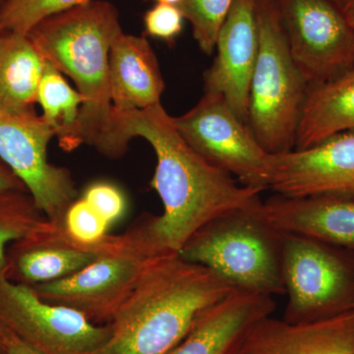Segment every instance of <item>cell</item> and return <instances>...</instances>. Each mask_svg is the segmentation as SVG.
<instances>
[{
    "label": "cell",
    "mask_w": 354,
    "mask_h": 354,
    "mask_svg": "<svg viewBox=\"0 0 354 354\" xmlns=\"http://www.w3.org/2000/svg\"><path fill=\"white\" fill-rule=\"evenodd\" d=\"M145 139L157 158L151 187L164 206L147 218L149 230L167 254H178L198 230L218 216L262 206L263 191L248 187L193 150L162 104L145 109H113V158L133 138Z\"/></svg>",
    "instance_id": "1"
},
{
    "label": "cell",
    "mask_w": 354,
    "mask_h": 354,
    "mask_svg": "<svg viewBox=\"0 0 354 354\" xmlns=\"http://www.w3.org/2000/svg\"><path fill=\"white\" fill-rule=\"evenodd\" d=\"M234 290L215 272L178 254L160 258L109 321V341L91 354H167L205 309Z\"/></svg>",
    "instance_id": "2"
},
{
    "label": "cell",
    "mask_w": 354,
    "mask_h": 354,
    "mask_svg": "<svg viewBox=\"0 0 354 354\" xmlns=\"http://www.w3.org/2000/svg\"><path fill=\"white\" fill-rule=\"evenodd\" d=\"M122 32L113 3L90 0L44 18L27 34L44 59L75 84L84 99L83 144L108 158H113V113L109 50Z\"/></svg>",
    "instance_id": "3"
},
{
    "label": "cell",
    "mask_w": 354,
    "mask_h": 354,
    "mask_svg": "<svg viewBox=\"0 0 354 354\" xmlns=\"http://www.w3.org/2000/svg\"><path fill=\"white\" fill-rule=\"evenodd\" d=\"M261 207L209 221L186 241L178 255L215 272L235 290L272 297L285 295L283 234L263 218Z\"/></svg>",
    "instance_id": "4"
},
{
    "label": "cell",
    "mask_w": 354,
    "mask_h": 354,
    "mask_svg": "<svg viewBox=\"0 0 354 354\" xmlns=\"http://www.w3.org/2000/svg\"><path fill=\"white\" fill-rule=\"evenodd\" d=\"M259 51L249 90L248 125L271 155L295 150L309 83L291 57L278 0H258Z\"/></svg>",
    "instance_id": "5"
},
{
    "label": "cell",
    "mask_w": 354,
    "mask_h": 354,
    "mask_svg": "<svg viewBox=\"0 0 354 354\" xmlns=\"http://www.w3.org/2000/svg\"><path fill=\"white\" fill-rule=\"evenodd\" d=\"M165 253L145 221L124 234H108L101 255L81 271L32 286L44 301L77 310L95 324H106L132 292L140 279Z\"/></svg>",
    "instance_id": "6"
},
{
    "label": "cell",
    "mask_w": 354,
    "mask_h": 354,
    "mask_svg": "<svg viewBox=\"0 0 354 354\" xmlns=\"http://www.w3.org/2000/svg\"><path fill=\"white\" fill-rule=\"evenodd\" d=\"M283 320L300 324L354 311V251L283 234Z\"/></svg>",
    "instance_id": "7"
},
{
    "label": "cell",
    "mask_w": 354,
    "mask_h": 354,
    "mask_svg": "<svg viewBox=\"0 0 354 354\" xmlns=\"http://www.w3.org/2000/svg\"><path fill=\"white\" fill-rule=\"evenodd\" d=\"M172 120L188 145L203 158L243 185L268 190L271 153L221 95L205 93L194 108Z\"/></svg>",
    "instance_id": "8"
},
{
    "label": "cell",
    "mask_w": 354,
    "mask_h": 354,
    "mask_svg": "<svg viewBox=\"0 0 354 354\" xmlns=\"http://www.w3.org/2000/svg\"><path fill=\"white\" fill-rule=\"evenodd\" d=\"M55 133L35 111L0 109V160L19 177L37 206L50 221H64L78 199L71 172L48 160Z\"/></svg>",
    "instance_id": "9"
},
{
    "label": "cell",
    "mask_w": 354,
    "mask_h": 354,
    "mask_svg": "<svg viewBox=\"0 0 354 354\" xmlns=\"http://www.w3.org/2000/svg\"><path fill=\"white\" fill-rule=\"evenodd\" d=\"M0 308L16 337L39 354H91L111 335L109 323H93L77 310L44 301L31 286L1 272Z\"/></svg>",
    "instance_id": "10"
},
{
    "label": "cell",
    "mask_w": 354,
    "mask_h": 354,
    "mask_svg": "<svg viewBox=\"0 0 354 354\" xmlns=\"http://www.w3.org/2000/svg\"><path fill=\"white\" fill-rule=\"evenodd\" d=\"M290 55L309 84L354 68V28L330 0H278Z\"/></svg>",
    "instance_id": "11"
},
{
    "label": "cell",
    "mask_w": 354,
    "mask_h": 354,
    "mask_svg": "<svg viewBox=\"0 0 354 354\" xmlns=\"http://www.w3.org/2000/svg\"><path fill=\"white\" fill-rule=\"evenodd\" d=\"M269 187L285 197L330 195L354 199V130L320 143L271 155Z\"/></svg>",
    "instance_id": "12"
},
{
    "label": "cell",
    "mask_w": 354,
    "mask_h": 354,
    "mask_svg": "<svg viewBox=\"0 0 354 354\" xmlns=\"http://www.w3.org/2000/svg\"><path fill=\"white\" fill-rule=\"evenodd\" d=\"M106 236L97 243H82L67 232L64 221L44 218L8 246L1 272L9 281L29 286L67 278L101 255Z\"/></svg>",
    "instance_id": "13"
},
{
    "label": "cell",
    "mask_w": 354,
    "mask_h": 354,
    "mask_svg": "<svg viewBox=\"0 0 354 354\" xmlns=\"http://www.w3.org/2000/svg\"><path fill=\"white\" fill-rule=\"evenodd\" d=\"M258 0H234L218 39L214 64L204 76L205 93L221 95L248 124L249 90L259 51Z\"/></svg>",
    "instance_id": "14"
},
{
    "label": "cell",
    "mask_w": 354,
    "mask_h": 354,
    "mask_svg": "<svg viewBox=\"0 0 354 354\" xmlns=\"http://www.w3.org/2000/svg\"><path fill=\"white\" fill-rule=\"evenodd\" d=\"M354 311L311 323L266 317L246 333L232 354H351Z\"/></svg>",
    "instance_id": "15"
},
{
    "label": "cell",
    "mask_w": 354,
    "mask_h": 354,
    "mask_svg": "<svg viewBox=\"0 0 354 354\" xmlns=\"http://www.w3.org/2000/svg\"><path fill=\"white\" fill-rule=\"evenodd\" d=\"M274 309V297L234 290L205 309L167 354H232L251 327Z\"/></svg>",
    "instance_id": "16"
},
{
    "label": "cell",
    "mask_w": 354,
    "mask_h": 354,
    "mask_svg": "<svg viewBox=\"0 0 354 354\" xmlns=\"http://www.w3.org/2000/svg\"><path fill=\"white\" fill-rule=\"evenodd\" d=\"M261 214L281 234L309 237L354 251V199L276 194L263 201Z\"/></svg>",
    "instance_id": "17"
},
{
    "label": "cell",
    "mask_w": 354,
    "mask_h": 354,
    "mask_svg": "<svg viewBox=\"0 0 354 354\" xmlns=\"http://www.w3.org/2000/svg\"><path fill=\"white\" fill-rule=\"evenodd\" d=\"M109 87L115 111L145 109L160 104L165 81L157 55L144 37L121 32L109 50Z\"/></svg>",
    "instance_id": "18"
},
{
    "label": "cell",
    "mask_w": 354,
    "mask_h": 354,
    "mask_svg": "<svg viewBox=\"0 0 354 354\" xmlns=\"http://www.w3.org/2000/svg\"><path fill=\"white\" fill-rule=\"evenodd\" d=\"M354 130V68L325 82L309 84L295 150Z\"/></svg>",
    "instance_id": "19"
},
{
    "label": "cell",
    "mask_w": 354,
    "mask_h": 354,
    "mask_svg": "<svg viewBox=\"0 0 354 354\" xmlns=\"http://www.w3.org/2000/svg\"><path fill=\"white\" fill-rule=\"evenodd\" d=\"M46 65L27 35L0 32V109L34 111Z\"/></svg>",
    "instance_id": "20"
},
{
    "label": "cell",
    "mask_w": 354,
    "mask_h": 354,
    "mask_svg": "<svg viewBox=\"0 0 354 354\" xmlns=\"http://www.w3.org/2000/svg\"><path fill=\"white\" fill-rule=\"evenodd\" d=\"M37 102L60 148L70 152L82 145L80 115L83 97L76 88L70 86L64 74L48 62L39 82Z\"/></svg>",
    "instance_id": "21"
},
{
    "label": "cell",
    "mask_w": 354,
    "mask_h": 354,
    "mask_svg": "<svg viewBox=\"0 0 354 354\" xmlns=\"http://www.w3.org/2000/svg\"><path fill=\"white\" fill-rule=\"evenodd\" d=\"M44 218L28 191L0 190V272L6 267L8 246Z\"/></svg>",
    "instance_id": "22"
},
{
    "label": "cell",
    "mask_w": 354,
    "mask_h": 354,
    "mask_svg": "<svg viewBox=\"0 0 354 354\" xmlns=\"http://www.w3.org/2000/svg\"><path fill=\"white\" fill-rule=\"evenodd\" d=\"M234 0H183L178 6L192 26L193 37L203 53L212 55Z\"/></svg>",
    "instance_id": "23"
},
{
    "label": "cell",
    "mask_w": 354,
    "mask_h": 354,
    "mask_svg": "<svg viewBox=\"0 0 354 354\" xmlns=\"http://www.w3.org/2000/svg\"><path fill=\"white\" fill-rule=\"evenodd\" d=\"M90 0H6L0 9V31L27 35L44 18Z\"/></svg>",
    "instance_id": "24"
},
{
    "label": "cell",
    "mask_w": 354,
    "mask_h": 354,
    "mask_svg": "<svg viewBox=\"0 0 354 354\" xmlns=\"http://www.w3.org/2000/svg\"><path fill=\"white\" fill-rule=\"evenodd\" d=\"M64 225L74 239L85 244L102 241L111 227L82 197L70 205L65 214Z\"/></svg>",
    "instance_id": "25"
},
{
    "label": "cell",
    "mask_w": 354,
    "mask_h": 354,
    "mask_svg": "<svg viewBox=\"0 0 354 354\" xmlns=\"http://www.w3.org/2000/svg\"><path fill=\"white\" fill-rule=\"evenodd\" d=\"M82 198L111 227L120 221L127 212L124 195L120 188L109 183L91 184L84 191Z\"/></svg>",
    "instance_id": "26"
},
{
    "label": "cell",
    "mask_w": 354,
    "mask_h": 354,
    "mask_svg": "<svg viewBox=\"0 0 354 354\" xmlns=\"http://www.w3.org/2000/svg\"><path fill=\"white\" fill-rule=\"evenodd\" d=\"M184 20L178 6L156 3L145 13L144 26L148 36L172 41L183 32Z\"/></svg>",
    "instance_id": "27"
},
{
    "label": "cell",
    "mask_w": 354,
    "mask_h": 354,
    "mask_svg": "<svg viewBox=\"0 0 354 354\" xmlns=\"http://www.w3.org/2000/svg\"><path fill=\"white\" fill-rule=\"evenodd\" d=\"M0 190L28 191L19 177L0 160Z\"/></svg>",
    "instance_id": "28"
},
{
    "label": "cell",
    "mask_w": 354,
    "mask_h": 354,
    "mask_svg": "<svg viewBox=\"0 0 354 354\" xmlns=\"http://www.w3.org/2000/svg\"><path fill=\"white\" fill-rule=\"evenodd\" d=\"M15 337L0 308V354H10V344Z\"/></svg>",
    "instance_id": "29"
},
{
    "label": "cell",
    "mask_w": 354,
    "mask_h": 354,
    "mask_svg": "<svg viewBox=\"0 0 354 354\" xmlns=\"http://www.w3.org/2000/svg\"><path fill=\"white\" fill-rule=\"evenodd\" d=\"M10 354H39L38 351L32 349L24 342L21 341L19 337H15L10 344Z\"/></svg>",
    "instance_id": "30"
},
{
    "label": "cell",
    "mask_w": 354,
    "mask_h": 354,
    "mask_svg": "<svg viewBox=\"0 0 354 354\" xmlns=\"http://www.w3.org/2000/svg\"><path fill=\"white\" fill-rule=\"evenodd\" d=\"M341 9L348 24L354 28V0H344Z\"/></svg>",
    "instance_id": "31"
},
{
    "label": "cell",
    "mask_w": 354,
    "mask_h": 354,
    "mask_svg": "<svg viewBox=\"0 0 354 354\" xmlns=\"http://www.w3.org/2000/svg\"><path fill=\"white\" fill-rule=\"evenodd\" d=\"M157 3L172 4V6H178L183 0H155Z\"/></svg>",
    "instance_id": "32"
},
{
    "label": "cell",
    "mask_w": 354,
    "mask_h": 354,
    "mask_svg": "<svg viewBox=\"0 0 354 354\" xmlns=\"http://www.w3.org/2000/svg\"><path fill=\"white\" fill-rule=\"evenodd\" d=\"M330 1L334 2L335 4H337V6L341 8L342 1H344V0H330Z\"/></svg>",
    "instance_id": "33"
},
{
    "label": "cell",
    "mask_w": 354,
    "mask_h": 354,
    "mask_svg": "<svg viewBox=\"0 0 354 354\" xmlns=\"http://www.w3.org/2000/svg\"><path fill=\"white\" fill-rule=\"evenodd\" d=\"M4 2H6V0H0V9L3 6Z\"/></svg>",
    "instance_id": "34"
},
{
    "label": "cell",
    "mask_w": 354,
    "mask_h": 354,
    "mask_svg": "<svg viewBox=\"0 0 354 354\" xmlns=\"http://www.w3.org/2000/svg\"><path fill=\"white\" fill-rule=\"evenodd\" d=\"M351 354H354V353H351Z\"/></svg>",
    "instance_id": "35"
},
{
    "label": "cell",
    "mask_w": 354,
    "mask_h": 354,
    "mask_svg": "<svg viewBox=\"0 0 354 354\" xmlns=\"http://www.w3.org/2000/svg\"><path fill=\"white\" fill-rule=\"evenodd\" d=\"M0 32H1V31H0Z\"/></svg>",
    "instance_id": "36"
}]
</instances>
